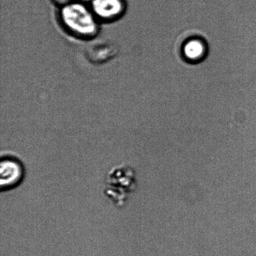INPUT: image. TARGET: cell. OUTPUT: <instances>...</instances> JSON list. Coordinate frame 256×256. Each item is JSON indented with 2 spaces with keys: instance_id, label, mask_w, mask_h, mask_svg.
I'll use <instances>...</instances> for the list:
<instances>
[{
  "instance_id": "1",
  "label": "cell",
  "mask_w": 256,
  "mask_h": 256,
  "mask_svg": "<svg viewBox=\"0 0 256 256\" xmlns=\"http://www.w3.org/2000/svg\"><path fill=\"white\" fill-rule=\"evenodd\" d=\"M57 16L64 31L76 38L90 40L99 34L102 24L88 2L74 0L58 7Z\"/></svg>"
},
{
  "instance_id": "2",
  "label": "cell",
  "mask_w": 256,
  "mask_h": 256,
  "mask_svg": "<svg viewBox=\"0 0 256 256\" xmlns=\"http://www.w3.org/2000/svg\"><path fill=\"white\" fill-rule=\"evenodd\" d=\"M134 170L129 165L115 166L107 172L104 183L105 196L115 207L124 208L137 188Z\"/></svg>"
},
{
  "instance_id": "3",
  "label": "cell",
  "mask_w": 256,
  "mask_h": 256,
  "mask_svg": "<svg viewBox=\"0 0 256 256\" xmlns=\"http://www.w3.org/2000/svg\"><path fill=\"white\" fill-rule=\"evenodd\" d=\"M1 190L7 192L18 186L24 180L25 168L18 158L14 156H2L0 163Z\"/></svg>"
},
{
  "instance_id": "4",
  "label": "cell",
  "mask_w": 256,
  "mask_h": 256,
  "mask_svg": "<svg viewBox=\"0 0 256 256\" xmlns=\"http://www.w3.org/2000/svg\"><path fill=\"white\" fill-rule=\"evenodd\" d=\"M90 6L100 24L118 21L126 14V0H89Z\"/></svg>"
},
{
  "instance_id": "5",
  "label": "cell",
  "mask_w": 256,
  "mask_h": 256,
  "mask_svg": "<svg viewBox=\"0 0 256 256\" xmlns=\"http://www.w3.org/2000/svg\"><path fill=\"white\" fill-rule=\"evenodd\" d=\"M208 54L207 42L202 37H190L182 44V56L190 64H199L206 58Z\"/></svg>"
},
{
  "instance_id": "6",
  "label": "cell",
  "mask_w": 256,
  "mask_h": 256,
  "mask_svg": "<svg viewBox=\"0 0 256 256\" xmlns=\"http://www.w3.org/2000/svg\"><path fill=\"white\" fill-rule=\"evenodd\" d=\"M74 1V0H51L52 4H54L57 7L61 6L62 5L68 4V2Z\"/></svg>"
}]
</instances>
